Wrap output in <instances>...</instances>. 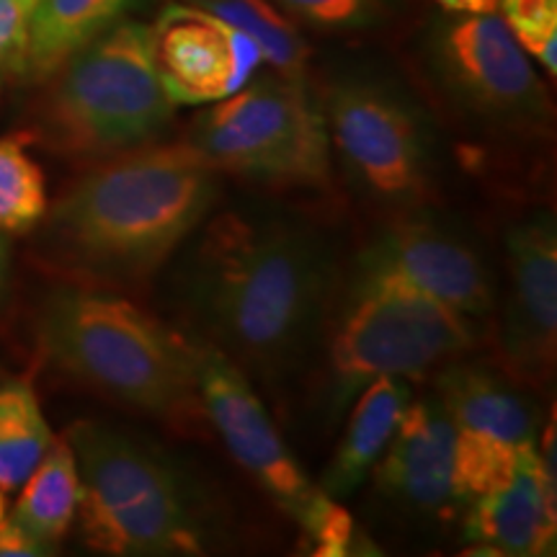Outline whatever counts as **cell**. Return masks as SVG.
<instances>
[{"label": "cell", "mask_w": 557, "mask_h": 557, "mask_svg": "<svg viewBox=\"0 0 557 557\" xmlns=\"http://www.w3.org/2000/svg\"><path fill=\"white\" fill-rule=\"evenodd\" d=\"M329 287L331 256L315 230L238 212L209 222L184 269V305L207 346L269 380L305 357Z\"/></svg>", "instance_id": "6da1fadb"}, {"label": "cell", "mask_w": 557, "mask_h": 557, "mask_svg": "<svg viewBox=\"0 0 557 557\" xmlns=\"http://www.w3.org/2000/svg\"><path fill=\"white\" fill-rule=\"evenodd\" d=\"M218 171L189 143L143 145L90 169L47 207L41 243L78 274L137 284L212 212Z\"/></svg>", "instance_id": "7a4b0ae2"}, {"label": "cell", "mask_w": 557, "mask_h": 557, "mask_svg": "<svg viewBox=\"0 0 557 557\" xmlns=\"http://www.w3.org/2000/svg\"><path fill=\"white\" fill-rule=\"evenodd\" d=\"M37 341L52 367L124 408L178 431L207 418L199 346L129 299L81 287L52 292L39 310Z\"/></svg>", "instance_id": "3957f363"}, {"label": "cell", "mask_w": 557, "mask_h": 557, "mask_svg": "<svg viewBox=\"0 0 557 557\" xmlns=\"http://www.w3.org/2000/svg\"><path fill=\"white\" fill-rule=\"evenodd\" d=\"M81 475L78 529L114 557L205 555L207 527L189 485L150 444L99 421L65 431Z\"/></svg>", "instance_id": "277c9868"}, {"label": "cell", "mask_w": 557, "mask_h": 557, "mask_svg": "<svg viewBox=\"0 0 557 557\" xmlns=\"http://www.w3.org/2000/svg\"><path fill=\"white\" fill-rule=\"evenodd\" d=\"M47 83L37 109L41 143L83 163L156 143L176 109L160 83L152 26L139 21H116Z\"/></svg>", "instance_id": "5b68a950"}, {"label": "cell", "mask_w": 557, "mask_h": 557, "mask_svg": "<svg viewBox=\"0 0 557 557\" xmlns=\"http://www.w3.org/2000/svg\"><path fill=\"white\" fill-rule=\"evenodd\" d=\"M470 315L385 276L357 274L331 338L333 406L377 377H423L475 346Z\"/></svg>", "instance_id": "8992f818"}, {"label": "cell", "mask_w": 557, "mask_h": 557, "mask_svg": "<svg viewBox=\"0 0 557 557\" xmlns=\"http://www.w3.org/2000/svg\"><path fill=\"white\" fill-rule=\"evenodd\" d=\"M186 143L218 173L302 189L331 184L329 129L302 78H250L214 101Z\"/></svg>", "instance_id": "52a82bcc"}, {"label": "cell", "mask_w": 557, "mask_h": 557, "mask_svg": "<svg viewBox=\"0 0 557 557\" xmlns=\"http://www.w3.org/2000/svg\"><path fill=\"white\" fill-rule=\"evenodd\" d=\"M199 395L230 455L274 504L310 534L336 498L297 462L248 374L218 348L199 346Z\"/></svg>", "instance_id": "ba28073f"}, {"label": "cell", "mask_w": 557, "mask_h": 557, "mask_svg": "<svg viewBox=\"0 0 557 557\" xmlns=\"http://www.w3.org/2000/svg\"><path fill=\"white\" fill-rule=\"evenodd\" d=\"M434 393L455 426L451 491L470 504L513 475L521 451L537 442V413L517 385L478 364L444 367Z\"/></svg>", "instance_id": "9c48e42d"}, {"label": "cell", "mask_w": 557, "mask_h": 557, "mask_svg": "<svg viewBox=\"0 0 557 557\" xmlns=\"http://www.w3.org/2000/svg\"><path fill=\"white\" fill-rule=\"evenodd\" d=\"M325 129L344 165L387 205H410L429 186V143L416 111L369 83H338L325 101Z\"/></svg>", "instance_id": "30bf717a"}, {"label": "cell", "mask_w": 557, "mask_h": 557, "mask_svg": "<svg viewBox=\"0 0 557 557\" xmlns=\"http://www.w3.org/2000/svg\"><path fill=\"white\" fill-rule=\"evenodd\" d=\"M508 292L498 329L500 361L521 385L553 380L557 359V233L553 214L506 233Z\"/></svg>", "instance_id": "8fae6325"}, {"label": "cell", "mask_w": 557, "mask_h": 557, "mask_svg": "<svg viewBox=\"0 0 557 557\" xmlns=\"http://www.w3.org/2000/svg\"><path fill=\"white\" fill-rule=\"evenodd\" d=\"M436 52L451 90L478 114L500 124L545 116V86L498 13L459 16L444 29Z\"/></svg>", "instance_id": "7c38bea8"}, {"label": "cell", "mask_w": 557, "mask_h": 557, "mask_svg": "<svg viewBox=\"0 0 557 557\" xmlns=\"http://www.w3.org/2000/svg\"><path fill=\"white\" fill-rule=\"evenodd\" d=\"M152 54L160 83L176 107L227 99L263 62L240 29L199 5L171 3L152 24Z\"/></svg>", "instance_id": "4fadbf2b"}, {"label": "cell", "mask_w": 557, "mask_h": 557, "mask_svg": "<svg viewBox=\"0 0 557 557\" xmlns=\"http://www.w3.org/2000/svg\"><path fill=\"white\" fill-rule=\"evenodd\" d=\"M357 274L385 276L478 318L496 302L491 271L468 240L429 220L382 230L359 256Z\"/></svg>", "instance_id": "5bb4252c"}, {"label": "cell", "mask_w": 557, "mask_h": 557, "mask_svg": "<svg viewBox=\"0 0 557 557\" xmlns=\"http://www.w3.org/2000/svg\"><path fill=\"white\" fill-rule=\"evenodd\" d=\"M555 493V418H549L542 442L521 451L513 475L470 500L465 537L487 555H553Z\"/></svg>", "instance_id": "9a60e30c"}, {"label": "cell", "mask_w": 557, "mask_h": 557, "mask_svg": "<svg viewBox=\"0 0 557 557\" xmlns=\"http://www.w3.org/2000/svg\"><path fill=\"white\" fill-rule=\"evenodd\" d=\"M455 426L436 393L410 398L398 429L372 472L382 496L416 513H442L457 504L451 491Z\"/></svg>", "instance_id": "2e32d148"}, {"label": "cell", "mask_w": 557, "mask_h": 557, "mask_svg": "<svg viewBox=\"0 0 557 557\" xmlns=\"http://www.w3.org/2000/svg\"><path fill=\"white\" fill-rule=\"evenodd\" d=\"M410 398L413 393L403 377H377L361 389L336 455L320 480L325 496H351L364 483L398 429Z\"/></svg>", "instance_id": "e0dca14e"}, {"label": "cell", "mask_w": 557, "mask_h": 557, "mask_svg": "<svg viewBox=\"0 0 557 557\" xmlns=\"http://www.w3.org/2000/svg\"><path fill=\"white\" fill-rule=\"evenodd\" d=\"M127 5L129 0H37L21 73L41 83L52 78L75 52L111 29Z\"/></svg>", "instance_id": "ac0fdd59"}, {"label": "cell", "mask_w": 557, "mask_h": 557, "mask_svg": "<svg viewBox=\"0 0 557 557\" xmlns=\"http://www.w3.org/2000/svg\"><path fill=\"white\" fill-rule=\"evenodd\" d=\"M81 500V475L75 451L67 436H54L52 447L39 459L32 475L18 487L9 519L39 540L41 545L54 547L73 527Z\"/></svg>", "instance_id": "d6986e66"}, {"label": "cell", "mask_w": 557, "mask_h": 557, "mask_svg": "<svg viewBox=\"0 0 557 557\" xmlns=\"http://www.w3.org/2000/svg\"><path fill=\"white\" fill-rule=\"evenodd\" d=\"M52 442L54 434L32 382H3L0 385V491H18Z\"/></svg>", "instance_id": "ffe728a7"}, {"label": "cell", "mask_w": 557, "mask_h": 557, "mask_svg": "<svg viewBox=\"0 0 557 557\" xmlns=\"http://www.w3.org/2000/svg\"><path fill=\"white\" fill-rule=\"evenodd\" d=\"M194 5L220 16L259 47L261 58L284 78H305L310 47L295 21L271 0H191Z\"/></svg>", "instance_id": "44dd1931"}, {"label": "cell", "mask_w": 557, "mask_h": 557, "mask_svg": "<svg viewBox=\"0 0 557 557\" xmlns=\"http://www.w3.org/2000/svg\"><path fill=\"white\" fill-rule=\"evenodd\" d=\"M26 137H0V233L26 235L45 220L47 186Z\"/></svg>", "instance_id": "7402d4cb"}, {"label": "cell", "mask_w": 557, "mask_h": 557, "mask_svg": "<svg viewBox=\"0 0 557 557\" xmlns=\"http://www.w3.org/2000/svg\"><path fill=\"white\" fill-rule=\"evenodd\" d=\"M496 13L529 58L557 75V0H498Z\"/></svg>", "instance_id": "603a6c76"}, {"label": "cell", "mask_w": 557, "mask_h": 557, "mask_svg": "<svg viewBox=\"0 0 557 557\" xmlns=\"http://www.w3.org/2000/svg\"><path fill=\"white\" fill-rule=\"evenodd\" d=\"M278 11L323 32H348L372 24L385 0H271Z\"/></svg>", "instance_id": "cb8c5ba5"}, {"label": "cell", "mask_w": 557, "mask_h": 557, "mask_svg": "<svg viewBox=\"0 0 557 557\" xmlns=\"http://www.w3.org/2000/svg\"><path fill=\"white\" fill-rule=\"evenodd\" d=\"M32 11L29 0H0V67L24 70Z\"/></svg>", "instance_id": "d4e9b609"}, {"label": "cell", "mask_w": 557, "mask_h": 557, "mask_svg": "<svg viewBox=\"0 0 557 557\" xmlns=\"http://www.w3.org/2000/svg\"><path fill=\"white\" fill-rule=\"evenodd\" d=\"M308 540L315 547V555L323 557H338L351 555L354 545H357V524H354L351 513L341 508L336 500L329 506V511L320 517L315 529L308 534Z\"/></svg>", "instance_id": "484cf974"}, {"label": "cell", "mask_w": 557, "mask_h": 557, "mask_svg": "<svg viewBox=\"0 0 557 557\" xmlns=\"http://www.w3.org/2000/svg\"><path fill=\"white\" fill-rule=\"evenodd\" d=\"M50 553V547L34 540L26 529H21L16 521L9 519V513L0 519V557H37Z\"/></svg>", "instance_id": "4316f807"}, {"label": "cell", "mask_w": 557, "mask_h": 557, "mask_svg": "<svg viewBox=\"0 0 557 557\" xmlns=\"http://www.w3.org/2000/svg\"><path fill=\"white\" fill-rule=\"evenodd\" d=\"M444 11L457 16H475V13H496L498 0H436Z\"/></svg>", "instance_id": "83f0119b"}, {"label": "cell", "mask_w": 557, "mask_h": 557, "mask_svg": "<svg viewBox=\"0 0 557 557\" xmlns=\"http://www.w3.org/2000/svg\"><path fill=\"white\" fill-rule=\"evenodd\" d=\"M9 278H11V248L5 240V233H0V299L9 292Z\"/></svg>", "instance_id": "f1b7e54d"}, {"label": "cell", "mask_w": 557, "mask_h": 557, "mask_svg": "<svg viewBox=\"0 0 557 557\" xmlns=\"http://www.w3.org/2000/svg\"><path fill=\"white\" fill-rule=\"evenodd\" d=\"M5 513H9V506H5V493L0 491V519H3Z\"/></svg>", "instance_id": "f546056e"}, {"label": "cell", "mask_w": 557, "mask_h": 557, "mask_svg": "<svg viewBox=\"0 0 557 557\" xmlns=\"http://www.w3.org/2000/svg\"><path fill=\"white\" fill-rule=\"evenodd\" d=\"M29 3H32V5H37V0H29Z\"/></svg>", "instance_id": "4dcf8cb0"}]
</instances>
